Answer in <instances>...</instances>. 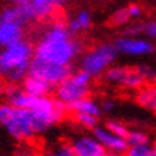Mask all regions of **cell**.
Segmentation results:
<instances>
[{"label":"cell","mask_w":156,"mask_h":156,"mask_svg":"<svg viewBox=\"0 0 156 156\" xmlns=\"http://www.w3.org/2000/svg\"><path fill=\"white\" fill-rule=\"evenodd\" d=\"M75 156H109L108 151L99 143L92 133L77 135L70 140Z\"/></svg>","instance_id":"cell-11"},{"label":"cell","mask_w":156,"mask_h":156,"mask_svg":"<svg viewBox=\"0 0 156 156\" xmlns=\"http://www.w3.org/2000/svg\"><path fill=\"white\" fill-rule=\"evenodd\" d=\"M22 87L24 89L26 93H29L33 98H42V96H49L52 93L55 87L49 85L48 82L33 77V76H27L23 82H22Z\"/></svg>","instance_id":"cell-15"},{"label":"cell","mask_w":156,"mask_h":156,"mask_svg":"<svg viewBox=\"0 0 156 156\" xmlns=\"http://www.w3.org/2000/svg\"><path fill=\"white\" fill-rule=\"evenodd\" d=\"M32 0H12V6L19 12V14L23 17V20L27 23L29 22V6Z\"/></svg>","instance_id":"cell-25"},{"label":"cell","mask_w":156,"mask_h":156,"mask_svg":"<svg viewBox=\"0 0 156 156\" xmlns=\"http://www.w3.org/2000/svg\"><path fill=\"white\" fill-rule=\"evenodd\" d=\"M5 98H6V103H9L13 108H19V109H29L33 96H30L29 93L24 92V89L19 85H9L6 86L5 89Z\"/></svg>","instance_id":"cell-14"},{"label":"cell","mask_w":156,"mask_h":156,"mask_svg":"<svg viewBox=\"0 0 156 156\" xmlns=\"http://www.w3.org/2000/svg\"><path fill=\"white\" fill-rule=\"evenodd\" d=\"M129 20H130V17H129V14H128V10H126V7H122V9H118L110 16L109 23L112 24V26H125Z\"/></svg>","instance_id":"cell-24"},{"label":"cell","mask_w":156,"mask_h":156,"mask_svg":"<svg viewBox=\"0 0 156 156\" xmlns=\"http://www.w3.org/2000/svg\"><path fill=\"white\" fill-rule=\"evenodd\" d=\"M136 103L149 112L156 113V83L145 85L137 90Z\"/></svg>","instance_id":"cell-18"},{"label":"cell","mask_w":156,"mask_h":156,"mask_svg":"<svg viewBox=\"0 0 156 156\" xmlns=\"http://www.w3.org/2000/svg\"><path fill=\"white\" fill-rule=\"evenodd\" d=\"M109 156H128V155L125 152V153H112V155H109Z\"/></svg>","instance_id":"cell-34"},{"label":"cell","mask_w":156,"mask_h":156,"mask_svg":"<svg viewBox=\"0 0 156 156\" xmlns=\"http://www.w3.org/2000/svg\"><path fill=\"white\" fill-rule=\"evenodd\" d=\"M126 10H128V14L130 19H139V17H142V14H143L142 6L136 5V3L135 5H129L126 7Z\"/></svg>","instance_id":"cell-27"},{"label":"cell","mask_w":156,"mask_h":156,"mask_svg":"<svg viewBox=\"0 0 156 156\" xmlns=\"http://www.w3.org/2000/svg\"><path fill=\"white\" fill-rule=\"evenodd\" d=\"M33 59V44L22 39L0 49V79L7 85H19L27 77Z\"/></svg>","instance_id":"cell-2"},{"label":"cell","mask_w":156,"mask_h":156,"mask_svg":"<svg viewBox=\"0 0 156 156\" xmlns=\"http://www.w3.org/2000/svg\"><path fill=\"white\" fill-rule=\"evenodd\" d=\"M128 156H155L151 143H143V145H135V146H128L126 151Z\"/></svg>","instance_id":"cell-22"},{"label":"cell","mask_w":156,"mask_h":156,"mask_svg":"<svg viewBox=\"0 0 156 156\" xmlns=\"http://www.w3.org/2000/svg\"><path fill=\"white\" fill-rule=\"evenodd\" d=\"M105 126H106L110 132H113L115 135L122 136V137H125V139H126V135H128V132H129V128L123 122L116 120V119H112V120H108Z\"/></svg>","instance_id":"cell-23"},{"label":"cell","mask_w":156,"mask_h":156,"mask_svg":"<svg viewBox=\"0 0 156 156\" xmlns=\"http://www.w3.org/2000/svg\"><path fill=\"white\" fill-rule=\"evenodd\" d=\"M92 80L93 79L80 69L72 72L65 80L55 87V98L69 109V106L90 95Z\"/></svg>","instance_id":"cell-5"},{"label":"cell","mask_w":156,"mask_h":156,"mask_svg":"<svg viewBox=\"0 0 156 156\" xmlns=\"http://www.w3.org/2000/svg\"><path fill=\"white\" fill-rule=\"evenodd\" d=\"M72 72H73L72 66H59V65L48 63V62L39 60V59L33 57L32 62H30L27 76L42 79V80L48 82L49 85H52L53 87H56L59 83H62L67 76L70 75Z\"/></svg>","instance_id":"cell-9"},{"label":"cell","mask_w":156,"mask_h":156,"mask_svg":"<svg viewBox=\"0 0 156 156\" xmlns=\"http://www.w3.org/2000/svg\"><path fill=\"white\" fill-rule=\"evenodd\" d=\"M72 118H73V122L77 126H80L82 129H86V130H93L99 125V118L90 116V115L72 113Z\"/></svg>","instance_id":"cell-20"},{"label":"cell","mask_w":156,"mask_h":156,"mask_svg":"<svg viewBox=\"0 0 156 156\" xmlns=\"http://www.w3.org/2000/svg\"><path fill=\"white\" fill-rule=\"evenodd\" d=\"M53 0H32L29 6V22H46L53 17L56 12Z\"/></svg>","instance_id":"cell-13"},{"label":"cell","mask_w":156,"mask_h":156,"mask_svg":"<svg viewBox=\"0 0 156 156\" xmlns=\"http://www.w3.org/2000/svg\"><path fill=\"white\" fill-rule=\"evenodd\" d=\"M80 53V40L73 37L62 20L50 22L33 46V57L59 66H72Z\"/></svg>","instance_id":"cell-1"},{"label":"cell","mask_w":156,"mask_h":156,"mask_svg":"<svg viewBox=\"0 0 156 156\" xmlns=\"http://www.w3.org/2000/svg\"><path fill=\"white\" fill-rule=\"evenodd\" d=\"M140 72H142L143 77H145V80L146 82H155L156 80V72L149 66H140L139 67Z\"/></svg>","instance_id":"cell-29"},{"label":"cell","mask_w":156,"mask_h":156,"mask_svg":"<svg viewBox=\"0 0 156 156\" xmlns=\"http://www.w3.org/2000/svg\"><path fill=\"white\" fill-rule=\"evenodd\" d=\"M152 149H153V155L156 156V140H153V142H152Z\"/></svg>","instance_id":"cell-33"},{"label":"cell","mask_w":156,"mask_h":156,"mask_svg":"<svg viewBox=\"0 0 156 156\" xmlns=\"http://www.w3.org/2000/svg\"><path fill=\"white\" fill-rule=\"evenodd\" d=\"M116 56H118V50L113 43H100L95 48L89 49L80 57L79 67H80V70L87 73L92 79L100 77L106 73L109 67L113 66Z\"/></svg>","instance_id":"cell-6"},{"label":"cell","mask_w":156,"mask_h":156,"mask_svg":"<svg viewBox=\"0 0 156 156\" xmlns=\"http://www.w3.org/2000/svg\"><path fill=\"white\" fill-rule=\"evenodd\" d=\"M126 142L128 146H135V145H143V143H151V137L146 132L139 130V129H129L126 135Z\"/></svg>","instance_id":"cell-21"},{"label":"cell","mask_w":156,"mask_h":156,"mask_svg":"<svg viewBox=\"0 0 156 156\" xmlns=\"http://www.w3.org/2000/svg\"><path fill=\"white\" fill-rule=\"evenodd\" d=\"M92 135L99 140V143L108 151L109 155H112V153H125V152L128 151V142H126V139L115 135L106 126L98 125L92 130Z\"/></svg>","instance_id":"cell-12"},{"label":"cell","mask_w":156,"mask_h":156,"mask_svg":"<svg viewBox=\"0 0 156 156\" xmlns=\"http://www.w3.org/2000/svg\"><path fill=\"white\" fill-rule=\"evenodd\" d=\"M5 89L6 87H5V85H3V82L0 80V93H5Z\"/></svg>","instance_id":"cell-32"},{"label":"cell","mask_w":156,"mask_h":156,"mask_svg":"<svg viewBox=\"0 0 156 156\" xmlns=\"http://www.w3.org/2000/svg\"><path fill=\"white\" fill-rule=\"evenodd\" d=\"M26 22L13 6H9L0 12V48L10 46L22 40L24 36Z\"/></svg>","instance_id":"cell-7"},{"label":"cell","mask_w":156,"mask_h":156,"mask_svg":"<svg viewBox=\"0 0 156 156\" xmlns=\"http://www.w3.org/2000/svg\"><path fill=\"white\" fill-rule=\"evenodd\" d=\"M69 2H70V0H53V3H55V6H56L57 9H59V7H63V6H66Z\"/></svg>","instance_id":"cell-31"},{"label":"cell","mask_w":156,"mask_h":156,"mask_svg":"<svg viewBox=\"0 0 156 156\" xmlns=\"http://www.w3.org/2000/svg\"><path fill=\"white\" fill-rule=\"evenodd\" d=\"M142 34H145L146 39H149V40L156 39V20L142 23Z\"/></svg>","instance_id":"cell-26"},{"label":"cell","mask_w":156,"mask_h":156,"mask_svg":"<svg viewBox=\"0 0 156 156\" xmlns=\"http://www.w3.org/2000/svg\"><path fill=\"white\" fill-rule=\"evenodd\" d=\"M100 109H102V113H112L115 109H116V103H115L113 99H106L100 100Z\"/></svg>","instance_id":"cell-28"},{"label":"cell","mask_w":156,"mask_h":156,"mask_svg":"<svg viewBox=\"0 0 156 156\" xmlns=\"http://www.w3.org/2000/svg\"><path fill=\"white\" fill-rule=\"evenodd\" d=\"M40 156H75L69 140H57L40 151Z\"/></svg>","instance_id":"cell-19"},{"label":"cell","mask_w":156,"mask_h":156,"mask_svg":"<svg viewBox=\"0 0 156 156\" xmlns=\"http://www.w3.org/2000/svg\"><path fill=\"white\" fill-rule=\"evenodd\" d=\"M93 24V19H92V14L89 10H79L77 13L70 17V20L66 23L67 29L72 34H79L83 33L86 30H89Z\"/></svg>","instance_id":"cell-16"},{"label":"cell","mask_w":156,"mask_h":156,"mask_svg":"<svg viewBox=\"0 0 156 156\" xmlns=\"http://www.w3.org/2000/svg\"><path fill=\"white\" fill-rule=\"evenodd\" d=\"M70 113H83V115H90V116H95L99 118L102 116V109H100V103L93 98H83L79 102L73 103L72 106H69L67 109Z\"/></svg>","instance_id":"cell-17"},{"label":"cell","mask_w":156,"mask_h":156,"mask_svg":"<svg viewBox=\"0 0 156 156\" xmlns=\"http://www.w3.org/2000/svg\"><path fill=\"white\" fill-rule=\"evenodd\" d=\"M29 110L33 116L37 136L49 132L52 128L59 125L69 112L65 105H62L56 98H52L50 95L33 98Z\"/></svg>","instance_id":"cell-4"},{"label":"cell","mask_w":156,"mask_h":156,"mask_svg":"<svg viewBox=\"0 0 156 156\" xmlns=\"http://www.w3.org/2000/svg\"><path fill=\"white\" fill-rule=\"evenodd\" d=\"M103 79L108 85L126 90H139L146 85V80L139 67L110 66L103 75Z\"/></svg>","instance_id":"cell-8"},{"label":"cell","mask_w":156,"mask_h":156,"mask_svg":"<svg viewBox=\"0 0 156 156\" xmlns=\"http://www.w3.org/2000/svg\"><path fill=\"white\" fill-rule=\"evenodd\" d=\"M0 126L19 142H32L37 137L30 110L13 108L6 102L0 105Z\"/></svg>","instance_id":"cell-3"},{"label":"cell","mask_w":156,"mask_h":156,"mask_svg":"<svg viewBox=\"0 0 156 156\" xmlns=\"http://www.w3.org/2000/svg\"><path fill=\"white\" fill-rule=\"evenodd\" d=\"M118 53L128 56H146L155 50V44L152 40L136 36H122L113 43Z\"/></svg>","instance_id":"cell-10"},{"label":"cell","mask_w":156,"mask_h":156,"mask_svg":"<svg viewBox=\"0 0 156 156\" xmlns=\"http://www.w3.org/2000/svg\"><path fill=\"white\" fill-rule=\"evenodd\" d=\"M13 156H40V151H37V149H34L32 146H26L23 149L17 151Z\"/></svg>","instance_id":"cell-30"}]
</instances>
